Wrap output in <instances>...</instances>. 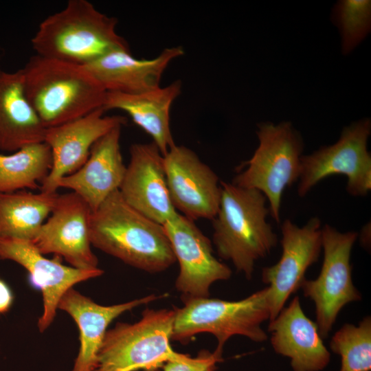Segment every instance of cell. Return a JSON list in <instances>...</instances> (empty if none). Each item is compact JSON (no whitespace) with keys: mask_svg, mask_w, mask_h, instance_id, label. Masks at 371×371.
Wrapping results in <instances>:
<instances>
[{"mask_svg":"<svg viewBox=\"0 0 371 371\" xmlns=\"http://www.w3.org/2000/svg\"><path fill=\"white\" fill-rule=\"evenodd\" d=\"M89 237L92 246L150 273L176 262L163 225L131 207L119 190L92 212Z\"/></svg>","mask_w":371,"mask_h":371,"instance_id":"6da1fadb","label":"cell"},{"mask_svg":"<svg viewBox=\"0 0 371 371\" xmlns=\"http://www.w3.org/2000/svg\"><path fill=\"white\" fill-rule=\"evenodd\" d=\"M221 197L212 220V243L218 256L230 261L247 280L257 260L276 247L278 236L267 222V200L259 190L221 181Z\"/></svg>","mask_w":371,"mask_h":371,"instance_id":"7a4b0ae2","label":"cell"},{"mask_svg":"<svg viewBox=\"0 0 371 371\" xmlns=\"http://www.w3.org/2000/svg\"><path fill=\"white\" fill-rule=\"evenodd\" d=\"M22 71L26 97L46 128L103 109L106 91L83 65L36 54Z\"/></svg>","mask_w":371,"mask_h":371,"instance_id":"3957f363","label":"cell"},{"mask_svg":"<svg viewBox=\"0 0 371 371\" xmlns=\"http://www.w3.org/2000/svg\"><path fill=\"white\" fill-rule=\"evenodd\" d=\"M117 24L91 2L69 0L39 24L31 43L37 55L85 66L113 50L130 49Z\"/></svg>","mask_w":371,"mask_h":371,"instance_id":"277c9868","label":"cell"},{"mask_svg":"<svg viewBox=\"0 0 371 371\" xmlns=\"http://www.w3.org/2000/svg\"><path fill=\"white\" fill-rule=\"evenodd\" d=\"M267 295L266 286L236 301L210 297L183 300V306L175 308L171 340L186 344L196 335L210 333L218 342L215 350L221 354L234 335L264 342L268 336L262 324L271 317Z\"/></svg>","mask_w":371,"mask_h":371,"instance_id":"5b68a950","label":"cell"},{"mask_svg":"<svg viewBox=\"0 0 371 371\" xmlns=\"http://www.w3.org/2000/svg\"><path fill=\"white\" fill-rule=\"evenodd\" d=\"M175 314V308H146L139 321L107 330L93 371H154L168 361L188 360L170 344Z\"/></svg>","mask_w":371,"mask_h":371,"instance_id":"8992f818","label":"cell"},{"mask_svg":"<svg viewBox=\"0 0 371 371\" xmlns=\"http://www.w3.org/2000/svg\"><path fill=\"white\" fill-rule=\"evenodd\" d=\"M258 126L259 145L241 164L232 183L261 192L270 215L279 223L283 192L300 177L303 141L290 122H265Z\"/></svg>","mask_w":371,"mask_h":371,"instance_id":"52a82bcc","label":"cell"},{"mask_svg":"<svg viewBox=\"0 0 371 371\" xmlns=\"http://www.w3.org/2000/svg\"><path fill=\"white\" fill-rule=\"evenodd\" d=\"M358 236L356 232H339L328 224L322 227L324 258L319 274L301 284L304 296L315 304V323L322 339L328 337L342 308L362 298L353 284L350 263Z\"/></svg>","mask_w":371,"mask_h":371,"instance_id":"ba28073f","label":"cell"},{"mask_svg":"<svg viewBox=\"0 0 371 371\" xmlns=\"http://www.w3.org/2000/svg\"><path fill=\"white\" fill-rule=\"evenodd\" d=\"M371 124L361 120L345 127L336 143L302 155L297 192L305 196L319 182L335 175L346 177V191L366 196L371 190V156L368 140Z\"/></svg>","mask_w":371,"mask_h":371,"instance_id":"9c48e42d","label":"cell"},{"mask_svg":"<svg viewBox=\"0 0 371 371\" xmlns=\"http://www.w3.org/2000/svg\"><path fill=\"white\" fill-rule=\"evenodd\" d=\"M162 225L179 263L175 287L183 300L210 297L212 284L231 278V269L215 257L211 240L194 221L177 213Z\"/></svg>","mask_w":371,"mask_h":371,"instance_id":"30bf717a","label":"cell"},{"mask_svg":"<svg viewBox=\"0 0 371 371\" xmlns=\"http://www.w3.org/2000/svg\"><path fill=\"white\" fill-rule=\"evenodd\" d=\"M281 233L280 260L262 270V281L267 284L269 321L284 307L291 295L300 289L306 271L317 262L322 250V223L318 217L311 218L302 227L285 219Z\"/></svg>","mask_w":371,"mask_h":371,"instance_id":"8fae6325","label":"cell"},{"mask_svg":"<svg viewBox=\"0 0 371 371\" xmlns=\"http://www.w3.org/2000/svg\"><path fill=\"white\" fill-rule=\"evenodd\" d=\"M89 205L74 192L59 194L47 220L32 241L43 255L63 257L79 269L98 268L89 237Z\"/></svg>","mask_w":371,"mask_h":371,"instance_id":"7c38bea8","label":"cell"},{"mask_svg":"<svg viewBox=\"0 0 371 371\" xmlns=\"http://www.w3.org/2000/svg\"><path fill=\"white\" fill-rule=\"evenodd\" d=\"M168 189L172 203L193 221L212 220L221 201V181L213 170L190 148L175 144L164 155Z\"/></svg>","mask_w":371,"mask_h":371,"instance_id":"4fadbf2b","label":"cell"},{"mask_svg":"<svg viewBox=\"0 0 371 371\" xmlns=\"http://www.w3.org/2000/svg\"><path fill=\"white\" fill-rule=\"evenodd\" d=\"M0 259L14 261L25 269L31 285L42 293L43 311L38 321L41 333L53 322L60 300L67 291L104 273L99 267L79 269L65 265L58 256L46 258L31 241L12 238H0Z\"/></svg>","mask_w":371,"mask_h":371,"instance_id":"5bb4252c","label":"cell"},{"mask_svg":"<svg viewBox=\"0 0 371 371\" xmlns=\"http://www.w3.org/2000/svg\"><path fill=\"white\" fill-rule=\"evenodd\" d=\"M98 109L76 120L46 128L44 142L52 156L51 170L42 181L40 191L57 192L58 181L78 170L87 160L93 145L103 135L118 126L126 124L122 115H104Z\"/></svg>","mask_w":371,"mask_h":371,"instance_id":"9a60e30c","label":"cell"},{"mask_svg":"<svg viewBox=\"0 0 371 371\" xmlns=\"http://www.w3.org/2000/svg\"><path fill=\"white\" fill-rule=\"evenodd\" d=\"M119 192L131 207L163 225L178 212L170 197L164 155L153 143L133 144Z\"/></svg>","mask_w":371,"mask_h":371,"instance_id":"2e32d148","label":"cell"},{"mask_svg":"<svg viewBox=\"0 0 371 371\" xmlns=\"http://www.w3.org/2000/svg\"><path fill=\"white\" fill-rule=\"evenodd\" d=\"M122 127L116 126L100 137L91 147L86 162L57 183L58 189H69L80 196L92 212L119 190L123 181L126 166L120 148Z\"/></svg>","mask_w":371,"mask_h":371,"instance_id":"e0dca14e","label":"cell"},{"mask_svg":"<svg viewBox=\"0 0 371 371\" xmlns=\"http://www.w3.org/2000/svg\"><path fill=\"white\" fill-rule=\"evenodd\" d=\"M269 322L271 344L276 353L290 359L293 371H321L328 365L330 353L298 296Z\"/></svg>","mask_w":371,"mask_h":371,"instance_id":"ac0fdd59","label":"cell"},{"mask_svg":"<svg viewBox=\"0 0 371 371\" xmlns=\"http://www.w3.org/2000/svg\"><path fill=\"white\" fill-rule=\"evenodd\" d=\"M183 54V47L175 46L165 48L155 58L139 59L130 49H119L85 67L106 92L137 94L159 87L169 64Z\"/></svg>","mask_w":371,"mask_h":371,"instance_id":"d6986e66","label":"cell"},{"mask_svg":"<svg viewBox=\"0 0 371 371\" xmlns=\"http://www.w3.org/2000/svg\"><path fill=\"white\" fill-rule=\"evenodd\" d=\"M162 295L151 294L120 304L104 306L95 303L74 288L62 296L58 309L69 314L79 330L80 347L71 371H93L109 325L117 317Z\"/></svg>","mask_w":371,"mask_h":371,"instance_id":"ffe728a7","label":"cell"},{"mask_svg":"<svg viewBox=\"0 0 371 371\" xmlns=\"http://www.w3.org/2000/svg\"><path fill=\"white\" fill-rule=\"evenodd\" d=\"M181 90V81L177 80L164 87L141 93L106 92L103 109H117L127 113L151 137L164 155L175 144L170 128V109Z\"/></svg>","mask_w":371,"mask_h":371,"instance_id":"44dd1931","label":"cell"},{"mask_svg":"<svg viewBox=\"0 0 371 371\" xmlns=\"http://www.w3.org/2000/svg\"><path fill=\"white\" fill-rule=\"evenodd\" d=\"M45 131L26 97L22 69L0 70V150L12 153L44 142Z\"/></svg>","mask_w":371,"mask_h":371,"instance_id":"7402d4cb","label":"cell"},{"mask_svg":"<svg viewBox=\"0 0 371 371\" xmlns=\"http://www.w3.org/2000/svg\"><path fill=\"white\" fill-rule=\"evenodd\" d=\"M58 195L27 190L0 193V238L32 242L49 216Z\"/></svg>","mask_w":371,"mask_h":371,"instance_id":"603a6c76","label":"cell"},{"mask_svg":"<svg viewBox=\"0 0 371 371\" xmlns=\"http://www.w3.org/2000/svg\"><path fill=\"white\" fill-rule=\"evenodd\" d=\"M52 165V152L45 142L25 146L9 155L0 153V193L40 190Z\"/></svg>","mask_w":371,"mask_h":371,"instance_id":"cb8c5ba5","label":"cell"},{"mask_svg":"<svg viewBox=\"0 0 371 371\" xmlns=\"http://www.w3.org/2000/svg\"><path fill=\"white\" fill-rule=\"evenodd\" d=\"M330 348L340 356L339 371H370V317H364L358 326L344 324L332 337Z\"/></svg>","mask_w":371,"mask_h":371,"instance_id":"d4e9b609","label":"cell"},{"mask_svg":"<svg viewBox=\"0 0 371 371\" xmlns=\"http://www.w3.org/2000/svg\"><path fill=\"white\" fill-rule=\"evenodd\" d=\"M342 38V50L351 52L370 30L371 2L368 0L339 1L334 12Z\"/></svg>","mask_w":371,"mask_h":371,"instance_id":"484cf974","label":"cell"},{"mask_svg":"<svg viewBox=\"0 0 371 371\" xmlns=\"http://www.w3.org/2000/svg\"><path fill=\"white\" fill-rule=\"evenodd\" d=\"M222 361V354L214 350H201L195 357L183 361H168L163 371H216V363Z\"/></svg>","mask_w":371,"mask_h":371,"instance_id":"4316f807","label":"cell"},{"mask_svg":"<svg viewBox=\"0 0 371 371\" xmlns=\"http://www.w3.org/2000/svg\"><path fill=\"white\" fill-rule=\"evenodd\" d=\"M14 302V295L9 285L0 278V315L8 313Z\"/></svg>","mask_w":371,"mask_h":371,"instance_id":"83f0119b","label":"cell"},{"mask_svg":"<svg viewBox=\"0 0 371 371\" xmlns=\"http://www.w3.org/2000/svg\"><path fill=\"white\" fill-rule=\"evenodd\" d=\"M360 236V242L361 245L366 249L370 247V224H366L361 229Z\"/></svg>","mask_w":371,"mask_h":371,"instance_id":"f1b7e54d","label":"cell"},{"mask_svg":"<svg viewBox=\"0 0 371 371\" xmlns=\"http://www.w3.org/2000/svg\"><path fill=\"white\" fill-rule=\"evenodd\" d=\"M154 371H156V370H154Z\"/></svg>","mask_w":371,"mask_h":371,"instance_id":"f546056e","label":"cell"}]
</instances>
